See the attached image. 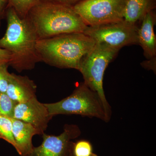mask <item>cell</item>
<instances>
[{"mask_svg":"<svg viewBox=\"0 0 156 156\" xmlns=\"http://www.w3.org/2000/svg\"><path fill=\"white\" fill-rule=\"evenodd\" d=\"M5 17L7 29L0 39V48L11 54L9 66L19 72L33 69L41 62L36 49L38 37L33 26L27 17L21 18L10 6Z\"/></svg>","mask_w":156,"mask_h":156,"instance_id":"1","label":"cell"},{"mask_svg":"<svg viewBox=\"0 0 156 156\" xmlns=\"http://www.w3.org/2000/svg\"><path fill=\"white\" fill-rule=\"evenodd\" d=\"M26 17L39 40L62 34L83 33L88 26L72 6L51 0H40Z\"/></svg>","mask_w":156,"mask_h":156,"instance_id":"2","label":"cell"},{"mask_svg":"<svg viewBox=\"0 0 156 156\" xmlns=\"http://www.w3.org/2000/svg\"><path fill=\"white\" fill-rule=\"evenodd\" d=\"M95 44L83 33H72L39 40L36 49L41 62L58 68L78 70L82 58Z\"/></svg>","mask_w":156,"mask_h":156,"instance_id":"3","label":"cell"},{"mask_svg":"<svg viewBox=\"0 0 156 156\" xmlns=\"http://www.w3.org/2000/svg\"><path fill=\"white\" fill-rule=\"evenodd\" d=\"M119 50L105 44L95 43L93 48L82 58L78 69L83 76L85 85L100 96L110 119L111 107L104 91V75L108 64L115 58Z\"/></svg>","mask_w":156,"mask_h":156,"instance_id":"4","label":"cell"},{"mask_svg":"<svg viewBox=\"0 0 156 156\" xmlns=\"http://www.w3.org/2000/svg\"><path fill=\"white\" fill-rule=\"evenodd\" d=\"M49 114L77 115L110 121L100 96L84 83L80 84L69 96L58 102L44 104Z\"/></svg>","mask_w":156,"mask_h":156,"instance_id":"5","label":"cell"},{"mask_svg":"<svg viewBox=\"0 0 156 156\" xmlns=\"http://www.w3.org/2000/svg\"><path fill=\"white\" fill-rule=\"evenodd\" d=\"M127 0H82L73 6L88 26L122 21Z\"/></svg>","mask_w":156,"mask_h":156,"instance_id":"6","label":"cell"},{"mask_svg":"<svg viewBox=\"0 0 156 156\" xmlns=\"http://www.w3.org/2000/svg\"><path fill=\"white\" fill-rule=\"evenodd\" d=\"M138 27L124 20L101 25L87 26L83 33L95 43L120 50L125 46L138 45Z\"/></svg>","mask_w":156,"mask_h":156,"instance_id":"7","label":"cell"},{"mask_svg":"<svg viewBox=\"0 0 156 156\" xmlns=\"http://www.w3.org/2000/svg\"><path fill=\"white\" fill-rule=\"evenodd\" d=\"M80 128L76 125H66L58 136L43 134V141L38 147L33 148L24 156H65L70 140L80 134Z\"/></svg>","mask_w":156,"mask_h":156,"instance_id":"8","label":"cell"},{"mask_svg":"<svg viewBox=\"0 0 156 156\" xmlns=\"http://www.w3.org/2000/svg\"><path fill=\"white\" fill-rule=\"evenodd\" d=\"M52 117L44 104L40 102L35 96L25 102L17 103L12 119L30 124L43 134Z\"/></svg>","mask_w":156,"mask_h":156,"instance_id":"9","label":"cell"},{"mask_svg":"<svg viewBox=\"0 0 156 156\" xmlns=\"http://www.w3.org/2000/svg\"><path fill=\"white\" fill-rule=\"evenodd\" d=\"M156 23L154 10L145 15L137 29L138 45L142 48L147 59L156 58V37L154 31Z\"/></svg>","mask_w":156,"mask_h":156,"instance_id":"10","label":"cell"},{"mask_svg":"<svg viewBox=\"0 0 156 156\" xmlns=\"http://www.w3.org/2000/svg\"><path fill=\"white\" fill-rule=\"evenodd\" d=\"M37 86L27 76L11 73L6 93L11 99L22 103L36 96Z\"/></svg>","mask_w":156,"mask_h":156,"instance_id":"11","label":"cell"},{"mask_svg":"<svg viewBox=\"0 0 156 156\" xmlns=\"http://www.w3.org/2000/svg\"><path fill=\"white\" fill-rule=\"evenodd\" d=\"M11 120L13 136L17 147L16 150L21 156L26 155L34 147L32 138L34 135L41 133L30 124L16 119Z\"/></svg>","mask_w":156,"mask_h":156,"instance_id":"12","label":"cell"},{"mask_svg":"<svg viewBox=\"0 0 156 156\" xmlns=\"http://www.w3.org/2000/svg\"><path fill=\"white\" fill-rule=\"evenodd\" d=\"M156 8V0H127L123 20L138 27L145 15Z\"/></svg>","mask_w":156,"mask_h":156,"instance_id":"13","label":"cell"},{"mask_svg":"<svg viewBox=\"0 0 156 156\" xmlns=\"http://www.w3.org/2000/svg\"><path fill=\"white\" fill-rule=\"evenodd\" d=\"M0 138L6 140L16 149V143L12 132L11 119L0 115Z\"/></svg>","mask_w":156,"mask_h":156,"instance_id":"14","label":"cell"},{"mask_svg":"<svg viewBox=\"0 0 156 156\" xmlns=\"http://www.w3.org/2000/svg\"><path fill=\"white\" fill-rule=\"evenodd\" d=\"M40 0H9V6L21 18H25L29 11Z\"/></svg>","mask_w":156,"mask_h":156,"instance_id":"15","label":"cell"},{"mask_svg":"<svg viewBox=\"0 0 156 156\" xmlns=\"http://www.w3.org/2000/svg\"><path fill=\"white\" fill-rule=\"evenodd\" d=\"M17 102L11 99L6 93L0 92V115L12 119Z\"/></svg>","mask_w":156,"mask_h":156,"instance_id":"16","label":"cell"},{"mask_svg":"<svg viewBox=\"0 0 156 156\" xmlns=\"http://www.w3.org/2000/svg\"><path fill=\"white\" fill-rule=\"evenodd\" d=\"M9 62H0V92L6 93L11 73L8 71Z\"/></svg>","mask_w":156,"mask_h":156,"instance_id":"17","label":"cell"},{"mask_svg":"<svg viewBox=\"0 0 156 156\" xmlns=\"http://www.w3.org/2000/svg\"><path fill=\"white\" fill-rule=\"evenodd\" d=\"M74 153L75 156H92V145L86 140L78 141L75 145Z\"/></svg>","mask_w":156,"mask_h":156,"instance_id":"18","label":"cell"},{"mask_svg":"<svg viewBox=\"0 0 156 156\" xmlns=\"http://www.w3.org/2000/svg\"><path fill=\"white\" fill-rule=\"evenodd\" d=\"M9 7V0H0V26L2 20L6 17V11Z\"/></svg>","mask_w":156,"mask_h":156,"instance_id":"19","label":"cell"},{"mask_svg":"<svg viewBox=\"0 0 156 156\" xmlns=\"http://www.w3.org/2000/svg\"><path fill=\"white\" fill-rule=\"evenodd\" d=\"M142 66L148 69L153 70L156 72V58L147 59L141 63Z\"/></svg>","mask_w":156,"mask_h":156,"instance_id":"20","label":"cell"},{"mask_svg":"<svg viewBox=\"0 0 156 156\" xmlns=\"http://www.w3.org/2000/svg\"><path fill=\"white\" fill-rule=\"evenodd\" d=\"M11 56V54L9 51L0 48V62H9Z\"/></svg>","mask_w":156,"mask_h":156,"instance_id":"21","label":"cell"},{"mask_svg":"<svg viewBox=\"0 0 156 156\" xmlns=\"http://www.w3.org/2000/svg\"><path fill=\"white\" fill-rule=\"evenodd\" d=\"M56 2L66 5L74 6L76 4L80 2L82 0H51Z\"/></svg>","mask_w":156,"mask_h":156,"instance_id":"22","label":"cell"},{"mask_svg":"<svg viewBox=\"0 0 156 156\" xmlns=\"http://www.w3.org/2000/svg\"></svg>","mask_w":156,"mask_h":156,"instance_id":"23","label":"cell"}]
</instances>
